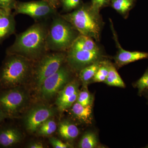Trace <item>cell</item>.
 <instances>
[{"mask_svg": "<svg viewBox=\"0 0 148 148\" xmlns=\"http://www.w3.org/2000/svg\"><path fill=\"white\" fill-rule=\"evenodd\" d=\"M49 27L42 22L32 25L16 36L15 41L8 49L9 55L16 54L28 59H35L47 50V37Z\"/></svg>", "mask_w": 148, "mask_h": 148, "instance_id": "cell-1", "label": "cell"}, {"mask_svg": "<svg viewBox=\"0 0 148 148\" xmlns=\"http://www.w3.org/2000/svg\"><path fill=\"white\" fill-rule=\"evenodd\" d=\"M79 33L99 42L104 26L100 12L90 4L82 3L73 11L61 15Z\"/></svg>", "mask_w": 148, "mask_h": 148, "instance_id": "cell-2", "label": "cell"}, {"mask_svg": "<svg viewBox=\"0 0 148 148\" xmlns=\"http://www.w3.org/2000/svg\"><path fill=\"white\" fill-rule=\"evenodd\" d=\"M80 34L61 15L56 14L49 28L47 37V50L65 52L70 49Z\"/></svg>", "mask_w": 148, "mask_h": 148, "instance_id": "cell-3", "label": "cell"}, {"mask_svg": "<svg viewBox=\"0 0 148 148\" xmlns=\"http://www.w3.org/2000/svg\"><path fill=\"white\" fill-rule=\"evenodd\" d=\"M31 69L29 59L21 56L10 54L0 73V88L16 87L28 76Z\"/></svg>", "mask_w": 148, "mask_h": 148, "instance_id": "cell-4", "label": "cell"}, {"mask_svg": "<svg viewBox=\"0 0 148 148\" xmlns=\"http://www.w3.org/2000/svg\"><path fill=\"white\" fill-rule=\"evenodd\" d=\"M65 52H55L43 56L34 71L36 83L39 88L43 82L57 71L66 60Z\"/></svg>", "mask_w": 148, "mask_h": 148, "instance_id": "cell-5", "label": "cell"}, {"mask_svg": "<svg viewBox=\"0 0 148 148\" xmlns=\"http://www.w3.org/2000/svg\"><path fill=\"white\" fill-rule=\"evenodd\" d=\"M14 10L15 14H26L36 20L46 19L57 14L56 10L44 0L16 1Z\"/></svg>", "mask_w": 148, "mask_h": 148, "instance_id": "cell-6", "label": "cell"}, {"mask_svg": "<svg viewBox=\"0 0 148 148\" xmlns=\"http://www.w3.org/2000/svg\"><path fill=\"white\" fill-rule=\"evenodd\" d=\"M27 101L26 93L16 87L6 89L0 93V110L8 116L17 113Z\"/></svg>", "mask_w": 148, "mask_h": 148, "instance_id": "cell-7", "label": "cell"}, {"mask_svg": "<svg viewBox=\"0 0 148 148\" xmlns=\"http://www.w3.org/2000/svg\"><path fill=\"white\" fill-rule=\"evenodd\" d=\"M69 77V70L62 66L55 73L43 82L39 87L41 97L46 100L52 98L66 86Z\"/></svg>", "mask_w": 148, "mask_h": 148, "instance_id": "cell-8", "label": "cell"}, {"mask_svg": "<svg viewBox=\"0 0 148 148\" xmlns=\"http://www.w3.org/2000/svg\"><path fill=\"white\" fill-rule=\"evenodd\" d=\"M102 56L101 50L90 51L69 49L66 60L72 69L81 70L90 64L101 61Z\"/></svg>", "mask_w": 148, "mask_h": 148, "instance_id": "cell-9", "label": "cell"}, {"mask_svg": "<svg viewBox=\"0 0 148 148\" xmlns=\"http://www.w3.org/2000/svg\"><path fill=\"white\" fill-rule=\"evenodd\" d=\"M54 114V110L48 106H40L33 108L25 118V124L27 130L31 132L37 131L44 122L53 116Z\"/></svg>", "mask_w": 148, "mask_h": 148, "instance_id": "cell-10", "label": "cell"}, {"mask_svg": "<svg viewBox=\"0 0 148 148\" xmlns=\"http://www.w3.org/2000/svg\"><path fill=\"white\" fill-rule=\"evenodd\" d=\"M110 21L111 22V28L113 34L114 40L118 48L117 52L114 59L116 65L118 68H120L125 65L139 60L148 59V52L139 51H130L123 49L119 42L117 36L114 29L112 22L111 19H110Z\"/></svg>", "mask_w": 148, "mask_h": 148, "instance_id": "cell-11", "label": "cell"}, {"mask_svg": "<svg viewBox=\"0 0 148 148\" xmlns=\"http://www.w3.org/2000/svg\"><path fill=\"white\" fill-rule=\"evenodd\" d=\"M79 92V84L76 81L66 84L59 91L56 99V104L58 109L64 111L73 106L77 101Z\"/></svg>", "mask_w": 148, "mask_h": 148, "instance_id": "cell-12", "label": "cell"}, {"mask_svg": "<svg viewBox=\"0 0 148 148\" xmlns=\"http://www.w3.org/2000/svg\"><path fill=\"white\" fill-rule=\"evenodd\" d=\"M15 22L11 12L0 11V42L15 32Z\"/></svg>", "mask_w": 148, "mask_h": 148, "instance_id": "cell-13", "label": "cell"}, {"mask_svg": "<svg viewBox=\"0 0 148 148\" xmlns=\"http://www.w3.org/2000/svg\"><path fill=\"white\" fill-rule=\"evenodd\" d=\"M21 132L13 127H8L0 131V146L3 147H9L21 141Z\"/></svg>", "mask_w": 148, "mask_h": 148, "instance_id": "cell-14", "label": "cell"}, {"mask_svg": "<svg viewBox=\"0 0 148 148\" xmlns=\"http://www.w3.org/2000/svg\"><path fill=\"white\" fill-rule=\"evenodd\" d=\"M69 49L90 51L101 50L95 40L90 37L81 34L79 35Z\"/></svg>", "mask_w": 148, "mask_h": 148, "instance_id": "cell-15", "label": "cell"}, {"mask_svg": "<svg viewBox=\"0 0 148 148\" xmlns=\"http://www.w3.org/2000/svg\"><path fill=\"white\" fill-rule=\"evenodd\" d=\"M71 111L74 116L85 123H91L92 116V105L83 106L78 102L74 103Z\"/></svg>", "mask_w": 148, "mask_h": 148, "instance_id": "cell-16", "label": "cell"}, {"mask_svg": "<svg viewBox=\"0 0 148 148\" xmlns=\"http://www.w3.org/2000/svg\"><path fill=\"white\" fill-rule=\"evenodd\" d=\"M136 0H111L110 5L125 18H127L130 11L135 6Z\"/></svg>", "mask_w": 148, "mask_h": 148, "instance_id": "cell-17", "label": "cell"}, {"mask_svg": "<svg viewBox=\"0 0 148 148\" xmlns=\"http://www.w3.org/2000/svg\"><path fill=\"white\" fill-rule=\"evenodd\" d=\"M59 135L62 138L68 140H72L77 137L79 130L76 125L70 122H61L58 127Z\"/></svg>", "mask_w": 148, "mask_h": 148, "instance_id": "cell-18", "label": "cell"}, {"mask_svg": "<svg viewBox=\"0 0 148 148\" xmlns=\"http://www.w3.org/2000/svg\"><path fill=\"white\" fill-rule=\"evenodd\" d=\"M103 61H99L90 64L80 70L79 74L80 79L85 86L92 82L97 70L102 64Z\"/></svg>", "mask_w": 148, "mask_h": 148, "instance_id": "cell-19", "label": "cell"}, {"mask_svg": "<svg viewBox=\"0 0 148 148\" xmlns=\"http://www.w3.org/2000/svg\"><path fill=\"white\" fill-rule=\"evenodd\" d=\"M104 82L110 86L120 88H125V86L124 82L118 73L115 67L110 62L109 63L108 74Z\"/></svg>", "mask_w": 148, "mask_h": 148, "instance_id": "cell-20", "label": "cell"}, {"mask_svg": "<svg viewBox=\"0 0 148 148\" xmlns=\"http://www.w3.org/2000/svg\"><path fill=\"white\" fill-rule=\"evenodd\" d=\"M98 138L94 132H88L84 134L79 145L80 148H93L98 145Z\"/></svg>", "mask_w": 148, "mask_h": 148, "instance_id": "cell-21", "label": "cell"}, {"mask_svg": "<svg viewBox=\"0 0 148 148\" xmlns=\"http://www.w3.org/2000/svg\"><path fill=\"white\" fill-rule=\"evenodd\" d=\"M57 127L56 123L50 118L44 122L37 130V131L39 135L47 136L55 132Z\"/></svg>", "mask_w": 148, "mask_h": 148, "instance_id": "cell-22", "label": "cell"}, {"mask_svg": "<svg viewBox=\"0 0 148 148\" xmlns=\"http://www.w3.org/2000/svg\"><path fill=\"white\" fill-rule=\"evenodd\" d=\"M109 63L110 62L108 61H103L102 64L93 77L92 82H104L108 74Z\"/></svg>", "mask_w": 148, "mask_h": 148, "instance_id": "cell-23", "label": "cell"}, {"mask_svg": "<svg viewBox=\"0 0 148 148\" xmlns=\"http://www.w3.org/2000/svg\"><path fill=\"white\" fill-rule=\"evenodd\" d=\"M134 86L138 88V94L140 95L148 90V67L143 75L134 84Z\"/></svg>", "mask_w": 148, "mask_h": 148, "instance_id": "cell-24", "label": "cell"}, {"mask_svg": "<svg viewBox=\"0 0 148 148\" xmlns=\"http://www.w3.org/2000/svg\"><path fill=\"white\" fill-rule=\"evenodd\" d=\"M63 10L66 12L75 10L82 3L81 0H60Z\"/></svg>", "mask_w": 148, "mask_h": 148, "instance_id": "cell-25", "label": "cell"}, {"mask_svg": "<svg viewBox=\"0 0 148 148\" xmlns=\"http://www.w3.org/2000/svg\"><path fill=\"white\" fill-rule=\"evenodd\" d=\"M77 102L84 106L92 105V96L87 89H84L79 92Z\"/></svg>", "mask_w": 148, "mask_h": 148, "instance_id": "cell-26", "label": "cell"}, {"mask_svg": "<svg viewBox=\"0 0 148 148\" xmlns=\"http://www.w3.org/2000/svg\"><path fill=\"white\" fill-rule=\"evenodd\" d=\"M111 0H91L90 5L98 12L103 8L110 5Z\"/></svg>", "mask_w": 148, "mask_h": 148, "instance_id": "cell-27", "label": "cell"}, {"mask_svg": "<svg viewBox=\"0 0 148 148\" xmlns=\"http://www.w3.org/2000/svg\"><path fill=\"white\" fill-rule=\"evenodd\" d=\"M16 1V0H0V9L11 12L14 8Z\"/></svg>", "mask_w": 148, "mask_h": 148, "instance_id": "cell-28", "label": "cell"}, {"mask_svg": "<svg viewBox=\"0 0 148 148\" xmlns=\"http://www.w3.org/2000/svg\"><path fill=\"white\" fill-rule=\"evenodd\" d=\"M49 142L53 148H67L71 147V146L63 143L58 139L55 138H51L49 139Z\"/></svg>", "mask_w": 148, "mask_h": 148, "instance_id": "cell-29", "label": "cell"}, {"mask_svg": "<svg viewBox=\"0 0 148 148\" xmlns=\"http://www.w3.org/2000/svg\"><path fill=\"white\" fill-rule=\"evenodd\" d=\"M47 2L53 8L56 9L60 5V0H44Z\"/></svg>", "mask_w": 148, "mask_h": 148, "instance_id": "cell-30", "label": "cell"}, {"mask_svg": "<svg viewBox=\"0 0 148 148\" xmlns=\"http://www.w3.org/2000/svg\"><path fill=\"white\" fill-rule=\"evenodd\" d=\"M29 147L30 148H43V145L42 144L40 143H35L29 145Z\"/></svg>", "mask_w": 148, "mask_h": 148, "instance_id": "cell-31", "label": "cell"}, {"mask_svg": "<svg viewBox=\"0 0 148 148\" xmlns=\"http://www.w3.org/2000/svg\"><path fill=\"white\" fill-rule=\"evenodd\" d=\"M8 116L5 114L1 110H0V123L3 120L5 119Z\"/></svg>", "mask_w": 148, "mask_h": 148, "instance_id": "cell-32", "label": "cell"}, {"mask_svg": "<svg viewBox=\"0 0 148 148\" xmlns=\"http://www.w3.org/2000/svg\"><path fill=\"white\" fill-rule=\"evenodd\" d=\"M143 94H145L146 97H147V98L148 100V90H146L145 91V92H143Z\"/></svg>", "mask_w": 148, "mask_h": 148, "instance_id": "cell-33", "label": "cell"}, {"mask_svg": "<svg viewBox=\"0 0 148 148\" xmlns=\"http://www.w3.org/2000/svg\"><path fill=\"white\" fill-rule=\"evenodd\" d=\"M1 10H2V9H0V11H1Z\"/></svg>", "mask_w": 148, "mask_h": 148, "instance_id": "cell-34", "label": "cell"}, {"mask_svg": "<svg viewBox=\"0 0 148 148\" xmlns=\"http://www.w3.org/2000/svg\"><path fill=\"white\" fill-rule=\"evenodd\" d=\"M147 147L148 148V146H147Z\"/></svg>", "mask_w": 148, "mask_h": 148, "instance_id": "cell-35", "label": "cell"}]
</instances>
